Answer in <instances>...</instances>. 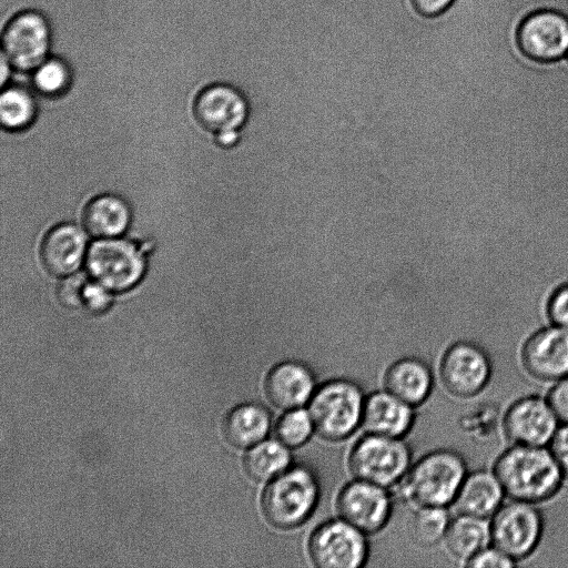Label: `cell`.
Wrapping results in <instances>:
<instances>
[{
	"instance_id": "cb8c5ba5",
	"label": "cell",
	"mask_w": 568,
	"mask_h": 568,
	"mask_svg": "<svg viewBox=\"0 0 568 568\" xmlns=\"http://www.w3.org/2000/svg\"><path fill=\"white\" fill-rule=\"evenodd\" d=\"M288 449L278 439L257 443L244 456L245 473L255 481H270L291 466Z\"/></svg>"
},
{
	"instance_id": "8992f818",
	"label": "cell",
	"mask_w": 568,
	"mask_h": 568,
	"mask_svg": "<svg viewBox=\"0 0 568 568\" xmlns=\"http://www.w3.org/2000/svg\"><path fill=\"white\" fill-rule=\"evenodd\" d=\"M489 529L491 545L517 561L537 548L544 519L536 504L510 499L490 517Z\"/></svg>"
},
{
	"instance_id": "9c48e42d",
	"label": "cell",
	"mask_w": 568,
	"mask_h": 568,
	"mask_svg": "<svg viewBox=\"0 0 568 568\" xmlns=\"http://www.w3.org/2000/svg\"><path fill=\"white\" fill-rule=\"evenodd\" d=\"M491 376V362L487 351L469 339L452 344L444 353L439 377L448 393L468 398L479 394Z\"/></svg>"
},
{
	"instance_id": "8d00e7d4",
	"label": "cell",
	"mask_w": 568,
	"mask_h": 568,
	"mask_svg": "<svg viewBox=\"0 0 568 568\" xmlns=\"http://www.w3.org/2000/svg\"><path fill=\"white\" fill-rule=\"evenodd\" d=\"M565 59H566V60H567V62H568V52H567V54H566Z\"/></svg>"
},
{
	"instance_id": "4dcf8cb0",
	"label": "cell",
	"mask_w": 568,
	"mask_h": 568,
	"mask_svg": "<svg viewBox=\"0 0 568 568\" xmlns=\"http://www.w3.org/2000/svg\"><path fill=\"white\" fill-rule=\"evenodd\" d=\"M546 398L558 422L568 424V376L555 382Z\"/></svg>"
},
{
	"instance_id": "1f68e13d",
	"label": "cell",
	"mask_w": 568,
	"mask_h": 568,
	"mask_svg": "<svg viewBox=\"0 0 568 568\" xmlns=\"http://www.w3.org/2000/svg\"><path fill=\"white\" fill-rule=\"evenodd\" d=\"M548 318L551 325L568 329V284L552 295L548 306Z\"/></svg>"
},
{
	"instance_id": "7c38bea8",
	"label": "cell",
	"mask_w": 568,
	"mask_h": 568,
	"mask_svg": "<svg viewBox=\"0 0 568 568\" xmlns=\"http://www.w3.org/2000/svg\"><path fill=\"white\" fill-rule=\"evenodd\" d=\"M547 398L529 395L516 399L503 417V432L511 445L546 446L558 428Z\"/></svg>"
},
{
	"instance_id": "e0dca14e",
	"label": "cell",
	"mask_w": 568,
	"mask_h": 568,
	"mask_svg": "<svg viewBox=\"0 0 568 568\" xmlns=\"http://www.w3.org/2000/svg\"><path fill=\"white\" fill-rule=\"evenodd\" d=\"M412 424V406L386 389L372 393L365 398L362 425L367 433L399 438L409 430Z\"/></svg>"
},
{
	"instance_id": "44dd1931",
	"label": "cell",
	"mask_w": 568,
	"mask_h": 568,
	"mask_svg": "<svg viewBox=\"0 0 568 568\" xmlns=\"http://www.w3.org/2000/svg\"><path fill=\"white\" fill-rule=\"evenodd\" d=\"M271 428V414L263 405L244 403L232 408L223 420L227 442L247 448L264 440Z\"/></svg>"
},
{
	"instance_id": "484cf974",
	"label": "cell",
	"mask_w": 568,
	"mask_h": 568,
	"mask_svg": "<svg viewBox=\"0 0 568 568\" xmlns=\"http://www.w3.org/2000/svg\"><path fill=\"white\" fill-rule=\"evenodd\" d=\"M449 521L445 507H420L413 518V536L423 546L434 545L445 537Z\"/></svg>"
},
{
	"instance_id": "7a4b0ae2",
	"label": "cell",
	"mask_w": 568,
	"mask_h": 568,
	"mask_svg": "<svg viewBox=\"0 0 568 568\" xmlns=\"http://www.w3.org/2000/svg\"><path fill=\"white\" fill-rule=\"evenodd\" d=\"M318 498L315 473L304 465H291L268 481L261 497V508L272 526L292 529L310 518Z\"/></svg>"
},
{
	"instance_id": "ac0fdd59",
	"label": "cell",
	"mask_w": 568,
	"mask_h": 568,
	"mask_svg": "<svg viewBox=\"0 0 568 568\" xmlns=\"http://www.w3.org/2000/svg\"><path fill=\"white\" fill-rule=\"evenodd\" d=\"M85 246V235L79 227L72 224L58 225L42 242V264L53 275L69 276L80 266Z\"/></svg>"
},
{
	"instance_id": "277c9868",
	"label": "cell",
	"mask_w": 568,
	"mask_h": 568,
	"mask_svg": "<svg viewBox=\"0 0 568 568\" xmlns=\"http://www.w3.org/2000/svg\"><path fill=\"white\" fill-rule=\"evenodd\" d=\"M364 402L356 383L344 378L325 382L308 402L315 432L329 442L347 438L362 424Z\"/></svg>"
},
{
	"instance_id": "4316f807",
	"label": "cell",
	"mask_w": 568,
	"mask_h": 568,
	"mask_svg": "<svg viewBox=\"0 0 568 568\" xmlns=\"http://www.w3.org/2000/svg\"><path fill=\"white\" fill-rule=\"evenodd\" d=\"M34 102L23 90L10 88L1 94V122L9 129H20L28 125L34 116Z\"/></svg>"
},
{
	"instance_id": "d6986e66",
	"label": "cell",
	"mask_w": 568,
	"mask_h": 568,
	"mask_svg": "<svg viewBox=\"0 0 568 568\" xmlns=\"http://www.w3.org/2000/svg\"><path fill=\"white\" fill-rule=\"evenodd\" d=\"M504 495L495 473L481 469L466 475L453 503L458 514L487 519L501 506Z\"/></svg>"
},
{
	"instance_id": "83f0119b",
	"label": "cell",
	"mask_w": 568,
	"mask_h": 568,
	"mask_svg": "<svg viewBox=\"0 0 568 568\" xmlns=\"http://www.w3.org/2000/svg\"><path fill=\"white\" fill-rule=\"evenodd\" d=\"M69 81V70L59 60L42 62L34 74L37 89L48 95L61 93L68 87Z\"/></svg>"
},
{
	"instance_id": "6da1fadb",
	"label": "cell",
	"mask_w": 568,
	"mask_h": 568,
	"mask_svg": "<svg viewBox=\"0 0 568 568\" xmlns=\"http://www.w3.org/2000/svg\"><path fill=\"white\" fill-rule=\"evenodd\" d=\"M493 471L509 499L531 504L554 497L565 478L545 446L511 445L498 456Z\"/></svg>"
},
{
	"instance_id": "8fae6325",
	"label": "cell",
	"mask_w": 568,
	"mask_h": 568,
	"mask_svg": "<svg viewBox=\"0 0 568 568\" xmlns=\"http://www.w3.org/2000/svg\"><path fill=\"white\" fill-rule=\"evenodd\" d=\"M520 359L537 381L557 382L568 376V329L548 325L535 331L524 339Z\"/></svg>"
},
{
	"instance_id": "d590c367",
	"label": "cell",
	"mask_w": 568,
	"mask_h": 568,
	"mask_svg": "<svg viewBox=\"0 0 568 568\" xmlns=\"http://www.w3.org/2000/svg\"><path fill=\"white\" fill-rule=\"evenodd\" d=\"M239 138H240L239 132H224V133L217 134L219 143L224 146L234 145L237 142Z\"/></svg>"
},
{
	"instance_id": "30bf717a",
	"label": "cell",
	"mask_w": 568,
	"mask_h": 568,
	"mask_svg": "<svg viewBox=\"0 0 568 568\" xmlns=\"http://www.w3.org/2000/svg\"><path fill=\"white\" fill-rule=\"evenodd\" d=\"M87 264L93 280L114 292L131 288L144 272L142 252L130 242L114 239L93 243Z\"/></svg>"
},
{
	"instance_id": "603a6c76",
	"label": "cell",
	"mask_w": 568,
	"mask_h": 568,
	"mask_svg": "<svg viewBox=\"0 0 568 568\" xmlns=\"http://www.w3.org/2000/svg\"><path fill=\"white\" fill-rule=\"evenodd\" d=\"M444 538L450 554L467 561L490 542L489 523L485 518L458 514L449 521Z\"/></svg>"
},
{
	"instance_id": "e575fe53",
	"label": "cell",
	"mask_w": 568,
	"mask_h": 568,
	"mask_svg": "<svg viewBox=\"0 0 568 568\" xmlns=\"http://www.w3.org/2000/svg\"><path fill=\"white\" fill-rule=\"evenodd\" d=\"M409 6L422 18L435 19L444 16L456 0H408Z\"/></svg>"
},
{
	"instance_id": "ffe728a7",
	"label": "cell",
	"mask_w": 568,
	"mask_h": 568,
	"mask_svg": "<svg viewBox=\"0 0 568 568\" xmlns=\"http://www.w3.org/2000/svg\"><path fill=\"white\" fill-rule=\"evenodd\" d=\"M432 385L430 368L415 357L394 362L384 375L385 389L410 406L422 404L428 397Z\"/></svg>"
},
{
	"instance_id": "2e32d148",
	"label": "cell",
	"mask_w": 568,
	"mask_h": 568,
	"mask_svg": "<svg viewBox=\"0 0 568 568\" xmlns=\"http://www.w3.org/2000/svg\"><path fill=\"white\" fill-rule=\"evenodd\" d=\"M264 390L273 406L283 410L298 408L310 402L314 394L315 377L304 363L284 361L267 372Z\"/></svg>"
},
{
	"instance_id": "52a82bcc",
	"label": "cell",
	"mask_w": 568,
	"mask_h": 568,
	"mask_svg": "<svg viewBox=\"0 0 568 568\" xmlns=\"http://www.w3.org/2000/svg\"><path fill=\"white\" fill-rule=\"evenodd\" d=\"M365 534L344 519H329L311 534L307 551L318 568H358L368 555Z\"/></svg>"
},
{
	"instance_id": "5bb4252c",
	"label": "cell",
	"mask_w": 568,
	"mask_h": 568,
	"mask_svg": "<svg viewBox=\"0 0 568 568\" xmlns=\"http://www.w3.org/2000/svg\"><path fill=\"white\" fill-rule=\"evenodd\" d=\"M49 47V28L38 13L24 12L6 27L2 49L7 60L16 68L30 70L39 67Z\"/></svg>"
},
{
	"instance_id": "3957f363",
	"label": "cell",
	"mask_w": 568,
	"mask_h": 568,
	"mask_svg": "<svg viewBox=\"0 0 568 568\" xmlns=\"http://www.w3.org/2000/svg\"><path fill=\"white\" fill-rule=\"evenodd\" d=\"M466 475V463L458 453L438 449L407 470L402 494L419 507H446L454 501Z\"/></svg>"
},
{
	"instance_id": "d6a6232c",
	"label": "cell",
	"mask_w": 568,
	"mask_h": 568,
	"mask_svg": "<svg viewBox=\"0 0 568 568\" xmlns=\"http://www.w3.org/2000/svg\"><path fill=\"white\" fill-rule=\"evenodd\" d=\"M549 449L562 475L568 479V424H561L554 434Z\"/></svg>"
},
{
	"instance_id": "836d02e7",
	"label": "cell",
	"mask_w": 568,
	"mask_h": 568,
	"mask_svg": "<svg viewBox=\"0 0 568 568\" xmlns=\"http://www.w3.org/2000/svg\"><path fill=\"white\" fill-rule=\"evenodd\" d=\"M109 291L110 290L97 281L88 282L83 291V304L94 313L106 310L111 303Z\"/></svg>"
},
{
	"instance_id": "ba28073f",
	"label": "cell",
	"mask_w": 568,
	"mask_h": 568,
	"mask_svg": "<svg viewBox=\"0 0 568 568\" xmlns=\"http://www.w3.org/2000/svg\"><path fill=\"white\" fill-rule=\"evenodd\" d=\"M515 44L529 61L550 63L568 52V17L554 9L526 14L515 29Z\"/></svg>"
},
{
	"instance_id": "9a60e30c",
	"label": "cell",
	"mask_w": 568,
	"mask_h": 568,
	"mask_svg": "<svg viewBox=\"0 0 568 568\" xmlns=\"http://www.w3.org/2000/svg\"><path fill=\"white\" fill-rule=\"evenodd\" d=\"M194 115L204 129L216 134L239 132L247 120L248 103L237 89L215 84L197 95Z\"/></svg>"
},
{
	"instance_id": "f1b7e54d",
	"label": "cell",
	"mask_w": 568,
	"mask_h": 568,
	"mask_svg": "<svg viewBox=\"0 0 568 568\" xmlns=\"http://www.w3.org/2000/svg\"><path fill=\"white\" fill-rule=\"evenodd\" d=\"M517 561L507 556L497 547L486 546L477 554H475L471 558L466 561V566L468 567H495V568H507L514 567Z\"/></svg>"
},
{
	"instance_id": "d4e9b609",
	"label": "cell",
	"mask_w": 568,
	"mask_h": 568,
	"mask_svg": "<svg viewBox=\"0 0 568 568\" xmlns=\"http://www.w3.org/2000/svg\"><path fill=\"white\" fill-rule=\"evenodd\" d=\"M314 425L308 410L302 407L287 409L275 423V436L288 448L304 445L312 436Z\"/></svg>"
},
{
	"instance_id": "4fadbf2b",
	"label": "cell",
	"mask_w": 568,
	"mask_h": 568,
	"mask_svg": "<svg viewBox=\"0 0 568 568\" xmlns=\"http://www.w3.org/2000/svg\"><path fill=\"white\" fill-rule=\"evenodd\" d=\"M336 509L342 519L364 534H375L390 516V498L385 487L355 479L338 493Z\"/></svg>"
},
{
	"instance_id": "7402d4cb",
	"label": "cell",
	"mask_w": 568,
	"mask_h": 568,
	"mask_svg": "<svg viewBox=\"0 0 568 568\" xmlns=\"http://www.w3.org/2000/svg\"><path fill=\"white\" fill-rule=\"evenodd\" d=\"M130 222L126 203L113 195L93 199L83 212V224L89 234L98 239H114L125 231Z\"/></svg>"
},
{
	"instance_id": "f546056e",
	"label": "cell",
	"mask_w": 568,
	"mask_h": 568,
	"mask_svg": "<svg viewBox=\"0 0 568 568\" xmlns=\"http://www.w3.org/2000/svg\"><path fill=\"white\" fill-rule=\"evenodd\" d=\"M88 282L81 275H69L58 288L60 302L67 307H77L83 303V291Z\"/></svg>"
},
{
	"instance_id": "5b68a950",
	"label": "cell",
	"mask_w": 568,
	"mask_h": 568,
	"mask_svg": "<svg viewBox=\"0 0 568 568\" xmlns=\"http://www.w3.org/2000/svg\"><path fill=\"white\" fill-rule=\"evenodd\" d=\"M408 446L397 437L367 434L352 447L348 468L356 479L388 487L407 473Z\"/></svg>"
}]
</instances>
